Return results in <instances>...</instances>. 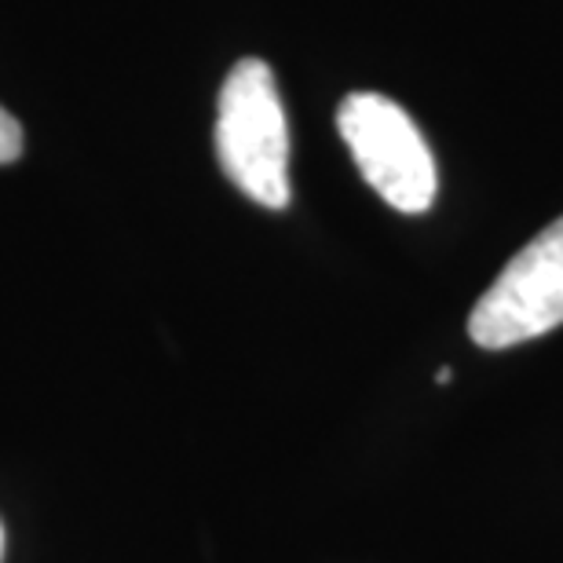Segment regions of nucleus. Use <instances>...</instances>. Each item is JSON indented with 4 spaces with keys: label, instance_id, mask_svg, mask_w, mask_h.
<instances>
[{
    "label": "nucleus",
    "instance_id": "obj_4",
    "mask_svg": "<svg viewBox=\"0 0 563 563\" xmlns=\"http://www.w3.org/2000/svg\"><path fill=\"white\" fill-rule=\"evenodd\" d=\"M22 154V129L19 121L0 107V165H11Z\"/></svg>",
    "mask_w": 563,
    "mask_h": 563
},
{
    "label": "nucleus",
    "instance_id": "obj_3",
    "mask_svg": "<svg viewBox=\"0 0 563 563\" xmlns=\"http://www.w3.org/2000/svg\"><path fill=\"white\" fill-rule=\"evenodd\" d=\"M556 325H563V217L501 267L468 314V336L487 352H501Z\"/></svg>",
    "mask_w": 563,
    "mask_h": 563
},
{
    "label": "nucleus",
    "instance_id": "obj_5",
    "mask_svg": "<svg viewBox=\"0 0 563 563\" xmlns=\"http://www.w3.org/2000/svg\"><path fill=\"white\" fill-rule=\"evenodd\" d=\"M450 377H454V369H450V366L435 369V380H439V385H450Z\"/></svg>",
    "mask_w": 563,
    "mask_h": 563
},
{
    "label": "nucleus",
    "instance_id": "obj_2",
    "mask_svg": "<svg viewBox=\"0 0 563 563\" xmlns=\"http://www.w3.org/2000/svg\"><path fill=\"white\" fill-rule=\"evenodd\" d=\"M336 129L366 184L399 212H424L435 201V157L421 129L388 96L352 92L336 110Z\"/></svg>",
    "mask_w": 563,
    "mask_h": 563
},
{
    "label": "nucleus",
    "instance_id": "obj_1",
    "mask_svg": "<svg viewBox=\"0 0 563 563\" xmlns=\"http://www.w3.org/2000/svg\"><path fill=\"white\" fill-rule=\"evenodd\" d=\"M217 157L231 184L256 206H289V129L264 59H242L220 88Z\"/></svg>",
    "mask_w": 563,
    "mask_h": 563
},
{
    "label": "nucleus",
    "instance_id": "obj_6",
    "mask_svg": "<svg viewBox=\"0 0 563 563\" xmlns=\"http://www.w3.org/2000/svg\"><path fill=\"white\" fill-rule=\"evenodd\" d=\"M4 542H8V538H4V523H0V563H4Z\"/></svg>",
    "mask_w": 563,
    "mask_h": 563
}]
</instances>
